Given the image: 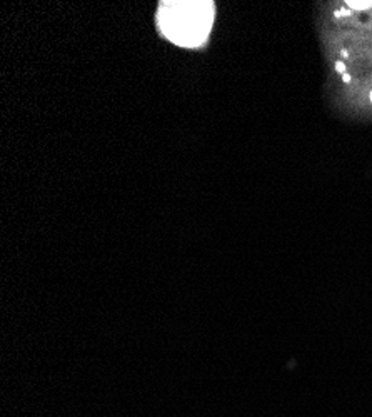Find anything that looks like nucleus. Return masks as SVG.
<instances>
[{
  "label": "nucleus",
  "instance_id": "nucleus-4",
  "mask_svg": "<svg viewBox=\"0 0 372 417\" xmlns=\"http://www.w3.org/2000/svg\"><path fill=\"white\" fill-rule=\"evenodd\" d=\"M342 79H344V82H351V75H349V74H344V75H342Z\"/></svg>",
  "mask_w": 372,
  "mask_h": 417
},
{
  "label": "nucleus",
  "instance_id": "nucleus-5",
  "mask_svg": "<svg viewBox=\"0 0 372 417\" xmlns=\"http://www.w3.org/2000/svg\"><path fill=\"white\" fill-rule=\"evenodd\" d=\"M371 100H372V92H371Z\"/></svg>",
  "mask_w": 372,
  "mask_h": 417
},
{
  "label": "nucleus",
  "instance_id": "nucleus-1",
  "mask_svg": "<svg viewBox=\"0 0 372 417\" xmlns=\"http://www.w3.org/2000/svg\"><path fill=\"white\" fill-rule=\"evenodd\" d=\"M160 25L174 42L194 47L205 39L212 25V4H172L164 8Z\"/></svg>",
  "mask_w": 372,
  "mask_h": 417
},
{
  "label": "nucleus",
  "instance_id": "nucleus-2",
  "mask_svg": "<svg viewBox=\"0 0 372 417\" xmlns=\"http://www.w3.org/2000/svg\"><path fill=\"white\" fill-rule=\"evenodd\" d=\"M347 6L351 8H354V11H367V8L372 7V2L371 0H366V2H347Z\"/></svg>",
  "mask_w": 372,
  "mask_h": 417
},
{
  "label": "nucleus",
  "instance_id": "nucleus-3",
  "mask_svg": "<svg viewBox=\"0 0 372 417\" xmlns=\"http://www.w3.org/2000/svg\"><path fill=\"white\" fill-rule=\"evenodd\" d=\"M336 71L339 72V74H342V75L346 74V64H344V62H337L336 64Z\"/></svg>",
  "mask_w": 372,
  "mask_h": 417
}]
</instances>
